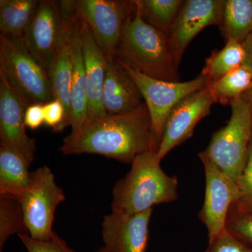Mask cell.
Wrapping results in <instances>:
<instances>
[{
	"mask_svg": "<svg viewBox=\"0 0 252 252\" xmlns=\"http://www.w3.org/2000/svg\"><path fill=\"white\" fill-rule=\"evenodd\" d=\"M76 20L77 15L66 31L59 52L49 72L53 97L54 99H59L62 102L65 109L69 125L71 124V89L73 77L71 35Z\"/></svg>",
	"mask_w": 252,
	"mask_h": 252,
	"instance_id": "ac0fdd59",
	"label": "cell"
},
{
	"mask_svg": "<svg viewBox=\"0 0 252 252\" xmlns=\"http://www.w3.org/2000/svg\"><path fill=\"white\" fill-rule=\"evenodd\" d=\"M220 29L225 41L243 42L252 33V0H225Z\"/></svg>",
	"mask_w": 252,
	"mask_h": 252,
	"instance_id": "44dd1931",
	"label": "cell"
},
{
	"mask_svg": "<svg viewBox=\"0 0 252 252\" xmlns=\"http://www.w3.org/2000/svg\"><path fill=\"white\" fill-rule=\"evenodd\" d=\"M225 0H186L169 34L176 61L180 64L187 46L208 26L220 27Z\"/></svg>",
	"mask_w": 252,
	"mask_h": 252,
	"instance_id": "7c38bea8",
	"label": "cell"
},
{
	"mask_svg": "<svg viewBox=\"0 0 252 252\" xmlns=\"http://www.w3.org/2000/svg\"><path fill=\"white\" fill-rule=\"evenodd\" d=\"M144 21L169 36L182 0H137Z\"/></svg>",
	"mask_w": 252,
	"mask_h": 252,
	"instance_id": "cb8c5ba5",
	"label": "cell"
},
{
	"mask_svg": "<svg viewBox=\"0 0 252 252\" xmlns=\"http://www.w3.org/2000/svg\"><path fill=\"white\" fill-rule=\"evenodd\" d=\"M65 200L62 189L47 166L31 172L29 187L18 200L28 235L36 240H49L55 234L53 223L58 206Z\"/></svg>",
	"mask_w": 252,
	"mask_h": 252,
	"instance_id": "52a82bcc",
	"label": "cell"
},
{
	"mask_svg": "<svg viewBox=\"0 0 252 252\" xmlns=\"http://www.w3.org/2000/svg\"><path fill=\"white\" fill-rule=\"evenodd\" d=\"M153 209L136 214L112 213L102 222V240L109 252H145Z\"/></svg>",
	"mask_w": 252,
	"mask_h": 252,
	"instance_id": "4fadbf2b",
	"label": "cell"
},
{
	"mask_svg": "<svg viewBox=\"0 0 252 252\" xmlns=\"http://www.w3.org/2000/svg\"><path fill=\"white\" fill-rule=\"evenodd\" d=\"M241 44L245 54V61L243 65L248 67L252 72V33Z\"/></svg>",
	"mask_w": 252,
	"mask_h": 252,
	"instance_id": "1f68e13d",
	"label": "cell"
},
{
	"mask_svg": "<svg viewBox=\"0 0 252 252\" xmlns=\"http://www.w3.org/2000/svg\"><path fill=\"white\" fill-rule=\"evenodd\" d=\"M117 61L140 89L150 115L152 130L159 143L161 140L165 122L176 104L184 97L210 84L208 79L201 74L189 81L172 82L158 80L147 77Z\"/></svg>",
	"mask_w": 252,
	"mask_h": 252,
	"instance_id": "ba28073f",
	"label": "cell"
},
{
	"mask_svg": "<svg viewBox=\"0 0 252 252\" xmlns=\"http://www.w3.org/2000/svg\"><path fill=\"white\" fill-rule=\"evenodd\" d=\"M40 1L39 0H1L0 35L23 39Z\"/></svg>",
	"mask_w": 252,
	"mask_h": 252,
	"instance_id": "ffe728a7",
	"label": "cell"
},
{
	"mask_svg": "<svg viewBox=\"0 0 252 252\" xmlns=\"http://www.w3.org/2000/svg\"><path fill=\"white\" fill-rule=\"evenodd\" d=\"M115 59L147 77L181 81L170 38L144 21L137 0L123 31Z\"/></svg>",
	"mask_w": 252,
	"mask_h": 252,
	"instance_id": "7a4b0ae2",
	"label": "cell"
},
{
	"mask_svg": "<svg viewBox=\"0 0 252 252\" xmlns=\"http://www.w3.org/2000/svg\"><path fill=\"white\" fill-rule=\"evenodd\" d=\"M159 144L144 103L132 112L86 121L77 135L64 139L59 151L66 156L98 154L131 163L140 154L157 152Z\"/></svg>",
	"mask_w": 252,
	"mask_h": 252,
	"instance_id": "6da1fadb",
	"label": "cell"
},
{
	"mask_svg": "<svg viewBox=\"0 0 252 252\" xmlns=\"http://www.w3.org/2000/svg\"><path fill=\"white\" fill-rule=\"evenodd\" d=\"M226 125L212 136L205 150L199 154L238 182L246 162L252 137V115L243 97L233 101Z\"/></svg>",
	"mask_w": 252,
	"mask_h": 252,
	"instance_id": "5b68a950",
	"label": "cell"
},
{
	"mask_svg": "<svg viewBox=\"0 0 252 252\" xmlns=\"http://www.w3.org/2000/svg\"><path fill=\"white\" fill-rule=\"evenodd\" d=\"M18 237L28 252H75L56 233L49 240L43 241L34 240L28 234H19Z\"/></svg>",
	"mask_w": 252,
	"mask_h": 252,
	"instance_id": "4316f807",
	"label": "cell"
},
{
	"mask_svg": "<svg viewBox=\"0 0 252 252\" xmlns=\"http://www.w3.org/2000/svg\"><path fill=\"white\" fill-rule=\"evenodd\" d=\"M44 123L54 132H61L69 125L65 109L59 99H54L44 104Z\"/></svg>",
	"mask_w": 252,
	"mask_h": 252,
	"instance_id": "83f0119b",
	"label": "cell"
},
{
	"mask_svg": "<svg viewBox=\"0 0 252 252\" xmlns=\"http://www.w3.org/2000/svg\"><path fill=\"white\" fill-rule=\"evenodd\" d=\"M252 84V72L242 65L208 84L216 103L230 104L243 96Z\"/></svg>",
	"mask_w": 252,
	"mask_h": 252,
	"instance_id": "603a6c76",
	"label": "cell"
},
{
	"mask_svg": "<svg viewBox=\"0 0 252 252\" xmlns=\"http://www.w3.org/2000/svg\"><path fill=\"white\" fill-rule=\"evenodd\" d=\"M143 97L135 81L117 60H107L102 104L108 114L132 112L142 106Z\"/></svg>",
	"mask_w": 252,
	"mask_h": 252,
	"instance_id": "2e32d148",
	"label": "cell"
},
{
	"mask_svg": "<svg viewBox=\"0 0 252 252\" xmlns=\"http://www.w3.org/2000/svg\"><path fill=\"white\" fill-rule=\"evenodd\" d=\"M203 252H252V249L230 235L225 230Z\"/></svg>",
	"mask_w": 252,
	"mask_h": 252,
	"instance_id": "f1b7e54d",
	"label": "cell"
},
{
	"mask_svg": "<svg viewBox=\"0 0 252 252\" xmlns=\"http://www.w3.org/2000/svg\"><path fill=\"white\" fill-rule=\"evenodd\" d=\"M237 185L240 191V199L252 203V137L248 147L246 162Z\"/></svg>",
	"mask_w": 252,
	"mask_h": 252,
	"instance_id": "f546056e",
	"label": "cell"
},
{
	"mask_svg": "<svg viewBox=\"0 0 252 252\" xmlns=\"http://www.w3.org/2000/svg\"><path fill=\"white\" fill-rule=\"evenodd\" d=\"M14 234H28L21 205L13 198H0V252Z\"/></svg>",
	"mask_w": 252,
	"mask_h": 252,
	"instance_id": "484cf974",
	"label": "cell"
},
{
	"mask_svg": "<svg viewBox=\"0 0 252 252\" xmlns=\"http://www.w3.org/2000/svg\"><path fill=\"white\" fill-rule=\"evenodd\" d=\"M245 59V51L241 43L227 41L224 47L215 50L207 58L200 74L207 78L210 83L212 82L241 67Z\"/></svg>",
	"mask_w": 252,
	"mask_h": 252,
	"instance_id": "7402d4cb",
	"label": "cell"
},
{
	"mask_svg": "<svg viewBox=\"0 0 252 252\" xmlns=\"http://www.w3.org/2000/svg\"><path fill=\"white\" fill-rule=\"evenodd\" d=\"M205 176L204 203L198 214L206 226L208 243H212L225 230L227 216L231 205L240 198L238 185L212 162L200 158Z\"/></svg>",
	"mask_w": 252,
	"mask_h": 252,
	"instance_id": "8fae6325",
	"label": "cell"
},
{
	"mask_svg": "<svg viewBox=\"0 0 252 252\" xmlns=\"http://www.w3.org/2000/svg\"><path fill=\"white\" fill-rule=\"evenodd\" d=\"M81 21L80 41L88 89V120L106 115L102 91L107 59L96 42L88 25Z\"/></svg>",
	"mask_w": 252,
	"mask_h": 252,
	"instance_id": "9a60e30c",
	"label": "cell"
},
{
	"mask_svg": "<svg viewBox=\"0 0 252 252\" xmlns=\"http://www.w3.org/2000/svg\"><path fill=\"white\" fill-rule=\"evenodd\" d=\"M215 103V97L207 86L176 104L165 122L159 144L157 157L160 161L172 149L193 136L197 124L210 114Z\"/></svg>",
	"mask_w": 252,
	"mask_h": 252,
	"instance_id": "30bf717a",
	"label": "cell"
},
{
	"mask_svg": "<svg viewBox=\"0 0 252 252\" xmlns=\"http://www.w3.org/2000/svg\"><path fill=\"white\" fill-rule=\"evenodd\" d=\"M30 165L17 152L0 144V198H22L31 182Z\"/></svg>",
	"mask_w": 252,
	"mask_h": 252,
	"instance_id": "d6986e66",
	"label": "cell"
},
{
	"mask_svg": "<svg viewBox=\"0 0 252 252\" xmlns=\"http://www.w3.org/2000/svg\"><path fill=\"white\" fill-rule=\"evenodd\" d=\"M26 108L27 106L0 77V144L12 149L31 165L36 147L35 140L26 133Z\"/></svg>",
	"mask_w": 252,
	"mask_h": 252,
	"instance_id": "5bb4252c",
	"label": "cell"
},
{
	"mask_svg": "<svg viewBox=\"0 0 252 252\" xmlns=\"http://www.w3.org/2000/svg\"><path fill=\"white\" fill-rule=\"evenodd\" d=\"M75 16L74 1L42 0L23 39L48 74Z\"/></svg>",
	"mask_w": 252,
	"mask_h": 252,
	"instance_id": "8992f818",
	"label": "cell"
},
{
	"mask_svg": "<svg viewBox=\"0 0 252 252\" xmlns=\"http://www.w3.org/2000/svg\"><path fill=\"white\" fill-rule=\"evenodd\" d=\"M96 252H109L107 251V249L104 248V247H102V248L99 249V250H97V251Z\"/></svg>",
	"mask_w": 252,
	"mask_h": 252,
	"instance_id": "836d02e7",
	"label": "cell"
},
{
	"mask_svg": "<svg viewBox=\"0 0 252 252\" xmlns=\"http://www.w3.org/2000/svg\"><path fill=\"white\" fill-rule=\"evenodd\" d=\"M225 230L252 249V203L238 199L230 207Z\"/></svg>",
	"mask_w": 252,
	"mask_h": 252,
	"instance_id": "d4e9b609",
	"label": "cell"
},
{
	"mask_svg": "<svg viewBox=\"0 0 252 252\" xmlns=\"http://www.w3.org/2000/svg\"><path fill=\"white\" fill-rule=\"evenodd\" d=\"M242 97L245 99V100L246 101L247 103H248L252 115V84L250 89L243 94Z\"/></svg>",
	"mask_w": 252,
	"mask_h": 252,
	"instance_id": "d6a6232c",
	"label": "cell"
},
{
	"mask_svg": "<svg viewBox=\"0 0 252 252\" xmlns=\"http://www.w3.org/2000/svg\"><path fill=\"white\" fill-rule=\"evenodd\" d=\"M80 19L77 17L71 35L73 77L71 89V124L68 137L77 135L88 120V89L80 41Z\"/></svg>",
	"mask_w": 252,
	"mask_h": 252,
	"instance_id": "e0dca14e",
	"label": "cell"
},
{
	"mask_svg": "<svg viewBox=\"0 0 252 252\" xmlns=\"http://www.w3.org/2000/svg\"><path fill=\"white\" fill-rule=\"evenodd\" d=\"M0 77L27 107L54 99L49 74L23 39L0 35Z\"/></svg>",
	"mask_w": 252,
	"mask_h": 252,
	"instance_id": "277c9868",
	"label": "cell"
},
{
	"mask_svg": "<svg viewBox=\"0 0 252 252\" xmlns=\"http://www.w3.org/2000/svg\"><path fill=\"white\" fill-rule=\"evenodd\" d=\"M178 179L160 167L157 152L137 156L128 173L113 189L112 212L136 214L178 198Z\"/></svg>",
	"mask_w": 252,
	"mask_h": 252,
	"instance_id": "3957f363",
	"label": "cell"
},
{
	"mask_svg": "<svg viewBox=\"0 0 252 252\" xmlns=\"http://www.w3.org/2000/svg\"><path fill=\"white\" fill-rule=\"evenodd\" d=\"M26 127L36 130L44 123V104H33L28 106L24 116Z\"/></svg>",
	"mask_w": 252,
	"mask_h": 252,
	"instance_id": "4dcf8cb0",
	"label": "cell"
},
{
	"mask_svg": "<svg viewBox=\"0 0 252 252\" xmlns=\"http://www.w3.org/2000/svg\"><path fill=\"white\" fill-rule=\"evenodd\" d=\"M134 6L135 1H74L76 15L90 28L96 42L107 60L115 59L123 31Z\"/></svg>",
	"mask_w": 252,
	"mask_h": 252,
	"instance_id": "9c48e42d",
	"label": "cell"
}]
</instances>
